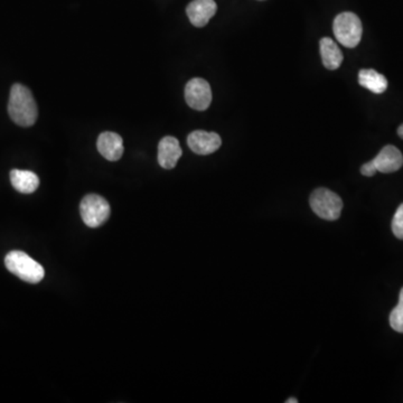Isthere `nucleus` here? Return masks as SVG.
<instances>
[{"label":"nucleus","instance_id":"f257e3e1","mask_svg":"<svg viewBox=\"0 0 403 403\" xmlns=\"http://www.w3.org/2000/svg\"><path fill=\"white\" fill-rule=\"evenodd\" d=\"M11 120L20 127H30L37 120V106L28 87L16 83L11 87L8 102Z\"/></svg>","mask_w":403,"mask_h":403},{"label":"nucleus","instance_id":"f03ea898","mask_svg":"<svg viewBox=\"0 0 403 403\" xmlns=\"http://www.w3.org/2000/svg\"><path fill=\"white\" fill-rule=\"evenodd\" d=\"M6 268L13 275L30 283H41L45 275L42 264L32 259L23 251H11L5 258Z\"/></svg>","mask_w":403,"mask_h":403},{"label":"nucleus","instance_id":"7ed1b4c3","mask_svg":"<svg viewBox=\"0 0 403 403\" xmlns=\"http://www.w3.org/2000/svg\"><path fill=\"white\" fill-rule=\"evenodd\" d=\"M333 30L336 39L345 47L354 49L362 39L363 27L360 18L354 13H342L336 16Z\"/></svg>","mask_w":403,"mask_h":403},{"label":"nucleus","instance_id":"20e7f679","mask_svg":"<svg viewBox=\"0 0 403 403\" xmlns=\"http://www.w3.org/2000/svg\"><path fill=\"white\" fill-rule=\"evenodd\" d=\"M309 203L314 213L323 220L335 221L341 216L343 201L337 194L327 188L315 190L311 193Z\"/></svg>","mask_w":403,"mask_h":403},{"label":"nucleus","instance_id":"39448f33","mask_svg":"<svg viewBox=\"0 0 403 403\" xmlns=\"http://www.w3.org/2000/svg\"><path fill=\"white\" fill-rule=\"evenodd\" d=\"M82 220L89 228H98L109 218L110 205L106 199L97 194H89L80 205Z\"/></svg>","mask_w":403,"mask_h":403},{"label":"nucleus","instance_id":"423d86ee","mask_svg":"<svg viewBox=\"0 0 403 403\" xmlns=\"http://www.w3.org/2000/svg\"><path fill=\"white\" fill-rule=\"evenodd\" d=\"M185 100L192 109L204 111L212 102V90L205 80H191L185 87Z\"/></svg>","mask_w":403,"mask_h":403},{"label":"nucleus","instance_id":"0eeeda50","mask_svg":"<svg viewBox=\"0 0 403 403\" xmlns=\"http://www.w3.org/2000/svg\"><path fill=\"white\" fill-rule=\"evenodd\" d=\"M188 147L197 155H211L221 147V137L216 132L195 130L187 137Z\"/></svg>","mask_w":403,"mask_h":403},{"label":"nucleus","instance_id":"6e6552de","mask_svg":"<svg viewBox=\"0 0 403 403\" xmlns=\"http://www.w3.org/2000/svg\"><path fill=\"white\" fill-rule=\"evenodd\" d=\"M376 172L390 174L395 173L403 166V156L398 148L392 144H388L382 148L376 159L371 161Z\"/></svg>","mask_w":403,"mask_h":403},{"label":"nucleus","instance_id":"1a4fd4ad","mask_svg":"<svg viewBox=\"0 0 403 403\" xmlns=\"http://www.w3.org/2000/svg\"><path fill=\"white\" fill-rule=\"evenodd\" d=\"M218 6L214 0H193L186 8L188 18L197 27H204L216 14Z\"/></svg>","mask_w":403,"mask_h":403},{"label":"nucleus","instance_id":"9d476101","mask_svg":"<svg viewBox=\"0 0 403 403\" xmlns=\"http://www.w3.org/2000/svg\"><path fill=\"white\" fill-rule=\"evenodd\" d=\"M99 153L110 161H117L123 154V142L119 135L111 131L102 132L97 142Z\"/></svg>","mask_w":403,"mask_h":403},{"label":"nucleus","instance_id":"9b49d317","mask_svg":"<svg viewBox=\"0 0 403 403\" xmlns=\"http://www.w3.org/2000/svg\"><path fill=\"white\" fill-rule=\"evenodd\" d=\"M182 148L175 137H163L159 144V163L163 168L173 169L182 157Z\"/></svg>","mask_w":403,"mask_h":403},{"label":"nucleus","instance_id":"f8f14e48","mask_svg":"<svg viewBox=\"0 0 403 403\" xmlns=\"http://www.w3.org/2000/svg\"><path fill=\"white\" fill-rule=\"evenodd\" d=\"M319 49H321V56H322L323 64L328 70H336L340 68L343 63V53H342L337 44L330 37H323L319 42Z\"/></svg>","mask_w":403,"mask_h":403},{"label":"nucleus","instance_id":"ddd939ff","mask_svg":"<svg viewBox=\"0 0 403 403\" xmlns=\"http://www.w3.org/2000/svg\"><path fill=\"white\" fill-rule=\"evenodd\" d=\"M11 182L13 187L23 194L34 193L39 186V176L30 170L13 169L11 172Z\"/></svg>","mask_w":403,"mask_h":403},{"label":"nucleus","instance_id":"4468645a","mask_svg":"<svg viewBox=\"0 0 403 403\" xmlns=\"http://www.w3.org/2000/svg\"><path fill=\"white\" fill-rule=\"evenodd\" d=\"M359 83L371 92L381 94L388 89V80L376 70L364 68L359 73Z\"/></svg>","mask_w":403,"mask_h":403},{"label":"nucleus","instance_id":"2eb2a0df","mask_svg":"<svg viewBox=\"0 0 403 403\" xmlns=\"http://www.w3.org/2000/svg\"><path fill=\"white\" fill-rule=\"evenodd\" d=\"M390 325L395 332L403 334V288L401 289L399 296L398 305L395 306L390 314Z\"/></svg>","mask_w":403,"mask_h":403},{"label":"nucleus","instance_id":"dca6fc26","mask_svg":"<svg viewBox=\"0 0 403 403\" xmlns=\"http://www.w3.org/2000/svg\"><path fill=\"white\" fill-rule=\"evenodd\" d=\"M392 232L395 237L403 240V203L398 207L392 220Z\"/></svg>","mask_w":403,"mask_h":403},{"label":"nucleus","instance_id":"f3484780","mask_svg":"<svg viewBox=\"0 0 403 403\" xmlns=\"http://www.w3.org/2000/svg\"><path fill=\"white\" fill-rule=\"evenodd\" d=\"M398 135H399V136H400L401 138H402V140H403V125H401L400 127H399V129H398Z\"/></svg>","mask_w":403,"mask_h":403},{"label":"nucleus","instance_id":"a211bd4d","mask_svg":"<svg viewBox=\"0 0 403 403\" xmlns=\"http://www.w3.org/2000/svg\"><path fill=\"white\" fill-rule=\"evenodd\" d=\"M298 400L297 399H294V398H290L289 399V400L286 401V403H297Z\"/></svg>","mask_w":403,"mask_h":403}]
</instances>
